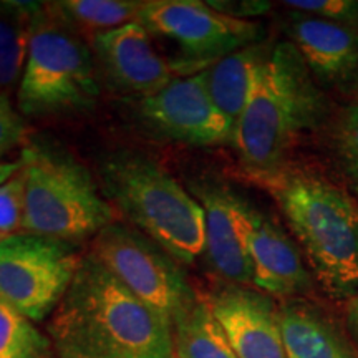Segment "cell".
Returning a JSON list of instances; mask_svg holds the SVG:
<instances>
[{
	"label": "cell",
	"mask_w": 358,
	"mask_h": 358,
	"mask_svg": "<svg viewBox=\"0 0 358 358\" xmlns=\"http://www.w3.org/2000/svg\"><path fill=\"white\" fill-rule=\"evenodd\" d=\"M47 330L57 358H176L171 320L92 252L82 257Z\"/></svg>",
	"instance_id": "cell-1"
},
{
	"label": "cell",
	"mask_w": 358,
	"mask_h": 358,
	"mask_svg": "<svg viewBox=\"0 0 358 358\" xmlns=\"http://www.w3.org/2000/svg\"><path fill=\"white\" fill-rule=\"evenodd\" d=\"M266 189L306 254L324 292L338 302L358 294V199L315 169L284 164L250 178Z\"/></svg>",
	"instance_id": "cell-2"
},
{
	"label": "cell",
	"mask_w": 358,
	"mask_h": 358,
	"mask_svg": "<svg viewBox=\"0 0 358 358\" xmlns=\"http://www.w3.org/2000/svg\"><path fill=\"white\" fill-rule=\"evenodd\" d=\"M329 115V101L290 42L271 45L248 105L234 127L245 176L274 173L289 163L295 145Z\"/></svg>",
	"instance_id": "cell-3"
},
{
	"label": "cell",
	"mask_w": 358,
	"mask_h": 358,
	"mask_svg": "<svg viewBox=\"0 0 358 358\" xmlns=\"http://www.w3.org/2000/svg\"><path fill=\"white\" fill-rule=\"evenodd\" d=\"M100 186L134 229L159 244L179 264L204 252V209L161 164L134 151L103 159Z\"/></svg>",
	"instance_id": "cell-4"
},
{
	"label": "cell",
	"mask_w": 358,
	"mask_h": 358,
	"mask_svg": "<svg viewBox=\"0 0 358 358\" xmlns=\"http://www.w3.org/2000/svg\"><path fill=\"white\" fill-rule=\"evenodd\" d=\"M25 178L22 229L77 244L115 222L92 173L64 148L32 141L22 151Z\"/></svg>",
	"instance_id": "cell-5"
},
{
	"label": "cell",
	"mask_w": 358,
	"mask_h": 358,
	"mask_svg": "<svg viewBox=\"0 0 358 358\" xmlns=\"http://www.w3.org/2000/svg\"><path fill=\"white\" fill-rule=\"evenodd\" d=\"M96 70L80 34L40 3L17 93L22 113L57 116L92 110L100 95Z\"/></svg>",
	"instance_id": "cell-6"
},
{
	"label": "cell",
	"mask_w": 358,
	"mask_h": 358,
	"mask_svg": "<svg viewBox=\"0 0 358 358\" xmlns=\"http://www.w3.org/2000/svg\"><path fill=\"white\" fill-rule=\"evenodd\" d=\"M75 244L29 232L0 243V299L32 322L52 317L77 274Z\"/></svg>",
	"instance_id": "cell-7"
},
{
	"label": "cell",
	"mask_w": 358,
	"mask_h": 358,
	"mask_svg": "<svg viewBox=\"0 0 358 358\" xmlns=\"http://www.w3.org/2000/svg\"><path fill=\"white\" fill-rule=\"evenodd\" d=\"M92 254L171 324L174 317L199 299L181 264L133 226L111 222L93 237Z\"/></svg>",
	"instance_id": "cell-8"
},
{
	"label": "cell",
	"mask_w": 358,
	"mask_h": 358,
	"mask_svg": "<svg viewBox=\"0 0 358 358\" xmlns=\"http://www.w3.org/2000/svg\"><path fill=\"white\" fill-rule=\"evenodd\" d=\"M138 24L181 48L186 77L264 38V27L259 22L236 19L196 0L143 2Z\"/></svg>",
	"instance_id": "cell-9"
},
{
	"label": "cell",
	"mask_w": 358,
	"mask_h": 358,
	"mask_svg": "<svg viewBox=\"0 0 358 358\" xmlns=\"http://www.w3.org/2000/svg\"><path fill=\"white\" fill-rule=\"evenodd\" d=\"M134 113L148 131L189 146H217L234 138L236 124L217 108L206 70L173 80L155 95L138 98Z\"/></svg>",
	"instance_id": "cell-10"
},
{
	"label": "cell",
	"mask_w": 358,
	"mask_h": 358,
	"mask_svg": "<svg viewBox=\"0 0 358 358\" xmlns=\"http://www.w3.org/2000/svg\"><path fill=\"white\" fill-rule=\"evenodd\" d=\"M239 214L254 268V287L282 302L308 299L315 282L294 241L268 214L243 198H239Z\"/></svg>",
	"instance_id": "cell-11"
},
{
	"label": "cell",
	"mask_w": 358,
	"mask_h": 358,
	"mask_svg": "<svg viewBox=\"0 0 358 358\" xmlns=\"http://www.w3.org/2000/svg\"><path fill=\"white\" fill-rule=\"evenodd\" d=\"M92 52L106 83L123 95H155L176 80V66L153 48L151 34L138 22L92 37Z\"/></svg>",
	"instance_id": "cell-12"
},
{
	"label": "cell",
	"mask_w": 358,
	"mask_h": 358,
	"mask_svg": "<svg viewBox=\"0 0 358 358\" xmlns=\"http://www.w3.org/2000/svg\"><path fill=\"white\" fill-rule=\"evenodd\" d=\"M204 299L237 358H287L274 297L245 285L222 284Z\"/></svg>",
	"instance_id": "cell-13"
},
{
	"label": "cell",
	"mask_w": 358,
	"mask_h": 358,
	"mask_svg": "<svg viewBox=\"0 0 358 358\" xmlns=\"http://www.w3.org/2000/svg\"><path fill=\"white\" fill-rule=\"evenodd\" d=\"M290 43L315 82L340 95L358 93V30L306 13L289 17Z\"/></svg>",
	"instance_id": "cell-14"
},
{
	"label": "cell",
	"mask_w": 358,
	"mask_h": 358,
	"mask_svg": "<svg viewBox=\"0 0 358 358\" xmlns=\"http://www.w3.org/2000/svg\"><path fill=\"white\" fill-rule=\"evenodd\" d=\"M204 209L206 245L209 266L222 284L254 285V268L245 249L239 214V196L217 182L196 186Z\"/></svg>",
	"instance_id": "cell-15"
},
{
	"label": "cell",
	"mask_w": 358,
	"mask_h": 358,
	"mask_svg": "<svg viewBox=\"0 0 358 358\" xmlns=\"http://www.w3.org/2000/svg\"><path fill=\"white\" fill-rule=\"evenodd\" d=\"M279 315L287 358H358V343L347 325L310 299L282 302Z\"/></svg>",
	"instance_id": "cell-16"
},
{
	"label": "cell",
	"mask_w": 358,
	"mask_h": 358,
	"mask_svg": "<svg viewBox=\"0 0 358 358\" xmlns=\"http://www.w3.org/2000/svg\"><path fill=\"white\" fill-rule=\"evenodd\" d=\"M268 50L271 45L267 43L249 45L206 69V82L213 101L234 124L248 105Z\"/></svg>",
	"instance_id": "cell-17"
},
{
	"label": "cell",
	"mask_w": 358,
	"mask_h": 358,
	"mask_svg": "<svg viewBox=\"0 0 358 358\" xmlns=\"http://www.w3.org/2000/svg\"><path fill=\"white\" fill-rule=\"evenodd\" d=\"M176 358H237L206 299L199 297L173 319Z\"/></svg>",
	"instance_id": "cell-18"
},
{
	"label": "cell",
	"mask_w": 358,
	"mask_h": 358,
	"mask_svg": "<svg viewBox=\"0 0 358 358\" xmlns=\"http://www.w3.org/2000/svg\"><path fill=\"white\" fill-rule=\"evenodd\" d=\"M40 3L0 2V93L20 82Z\"/></svg>",
	"instance_id": "cell-19"
},
{
	"label": "cell",
	"mask_w": 358,
	"mask_h": 358,
	"mask_svg": "<svg viewBox=\"0 0 358 358\" xmlns=\"http://www.w3.org/2000/svg\"><path fill=\"white\" fill-rule=\"evenodd\" d=\"M143 2L133 0H62L48 2L45 8L75 32L93 35L138 22Z\"/></svg>",
	"instance_id": "cell-20"
},
{
	"label": "cell",
	"mask_w": 358,
	"mask_h": 358,
	"mask_svg": "<svg viewBox=\"0 0 358 358\" xmlns=\"http://www.w3.org/2000/svg\"><path fill=\"white\" fill-rule=\"evenodd\" d=\"M327 148L340 176L358 198V93L330 122Z\"/></svg>",
	"instance_id": "cell-21"
},
{
	"label": "cell",
	"mask_w": 358,
	"mask_h": 358,
	"mask_svg": "<svg viewBox=\"0 0 358 358\" xmlns=\"http://www.w3.org/2000/svg\"><path fill=\"white\" fill-rule=\"evenodd\" d=\"M52 340L0 299V358H50Z\"/></svg>",
	"instance_id": "cell-22"
},
{
	"label": "cell",
	"mask_w": 358,
	"mask_h": 358,
	"mask_svg": "<svg viewBox=\"0 0 358 358\" xmlns=\"http://www.w3.org/2000/svg\"><path fill=\"white\" fill-rule=\"evenodd\" d=\"M292 12L306 13L358 30V0H289L284 2Z\"/></svg>",
	"instance_id": "cell-23"
},
{
	"label": "cell",
	"mask_w": 358,
	"mask_h": 358,
	"mask_svg": "<svg viewBox=\"0 0 358 358\" xmlns=\"http://www.w3.org/2000/svg\"><path fill=\"white\" fill-rule=\"evenodd\" d=\"M25 203V178L24 171L15 174L8 181L0 185V232L10 236L22 229L24 224Z\"/></svg>",
	"instance_id": "cell-24"
},
{
	"label": "cell",
	"mask_w": 358,
	"mask_h": 358,
	"mask_svg": "<svg viewBox=\"0 0 358 358\" xmlns=\"http://www.w3.org/2000/svg\"><path fill=\"white\" fill-rule=\"evenodd\" d=\"M27 136V127L19 111L8 98L0 93V155L22 145Z\"/></svg>",
	"instance_id": "cell-25"
},
{
	"label": "cell",
	"mask_w": 358,
	"mask_h": 358,
	"mask_svg": "<svg viewBox=\"0 0 358 358\" xmlns=\"http://www.w3.org/2000/svg\"><path fill=\"white\" fill-rule=\"evenodd\" d=\"M216 10L226 13V15L236 17V19L249 20V17L261 15L267 12L271 3L268 2H208Z\"/></svg>",
	"instance_id": "cell-26"
},
{
	"label": "cell",
	"mask_w": 358,
	"mask_h": 358,
	"mask_svg": "<svg viewBox=\"0 0 358 358\" xmlns=\"http://www.w3.org/2000/svg\"><path fill=\"white\" fill-rule=\"evenodd\" d=\"M347 329L358 343V294L347 306Z\"/></svg>",
	"instance_id": "cell-27"
},
{
	"label": "cell",
	"mask_w": 358,
	"mask_h": 358,
	"mask_svg": "<svg viewBox=\"0 0 358 358\" xmlns=\"http://www.w3.org/2000/svg\"><path fill=\"white\" fill-rule=\"evenodd\" d=\"M22 166H24L22 158L15 161H0V185H3L8 179L15 176L22 169Z\"/></svg>",
	"instance_id": "cell-28"
},
{
	"label": "cell",
	"mask_w": 358,
	"mask_h": 358,
	"mask_svg": "<svg viewBox=\"0 0 358 358\" xmlns=\"http://www.w3.org/2000/svg\"><path fill=\"white\" fill-rule=\"evenodd\" d=\"M3 237H6V236H3L2 232H0V243H2V241H3Z\"/></svg>",
	"instance_id": "cell-29"
}]
</instances>
